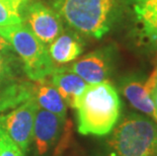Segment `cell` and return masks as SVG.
<instances>
[{
  "instance_id": "cell-17",
  "label": "cell",
  "mask_w": 157,
  "mask_h": 156,
  "mask_svg": "<svg viewBox=\"0 0 157 156\" xmlns=\"http://www.w3.org/2000/svg\"><path fill=\"white\" fill-rule=\"evenodd\" d=\"M0 156H25L21 150L0 131Z\"/></svg>"
},
{
  "instance_id": "cell-7",
  "label": "cell",
  "mask_w": 157,
  "mask_h": 156,
  "mask_svg": "<svg viewBox=\"0 0 157 156\" xmlns=\"http://www.w3.org/2000/svg\"><path fill=\"white\" fill-rule=\"evenodd\" d=\"M86 83L106 81L113 68L111 49L96 50L83 56L69 67Z\"/></svg>"
},
{
  "instance_id": "cell-21",
  "label": "cell",
  "mask_w": 157,
  "mask_h": 156,
  "mask_svg": "<svg viewBox=\"0 0 157 156\" xmlns=\"http://www.w3.org/2000/svg\"><path fill=\"white\" fill-rule=\"evenodd\" d=\"M148 1H151V0H133V2H134V6L142 5V4H144V3L148 2Z\"/></svg>"
},
{
  "instance_id": "cell-20",
  "label": "cell",
  "mask_w": 157,
  "mask_h": 156,
  "mask_svg": "<svg viewBox=\"0 0 157 156\" xmlns=\"http://www.w3.org/2000/svg\"><path fill=\"white\" fill-rule=\"evenodd\" d=\"M12 51H13V49L11 47L10 43L0 35V53H3V54H10Z\"/></svg>"
},
{
  "instance_id": "cell-15",
  "label": "cell",
  "mask_w": 157,
  "mask_h": 156,
  "mask_svg": "<svg viewBox=\"0 0 157 156\" xmlns=\"http://www.w3.org/2000/svg\"><path fill=\"white\" fill-rule=\"evenodd\" d=\"M17 60L10 54L0 53V87L18 81Z\"/></svg>"
},
{
  "instance_id": "cell-19",
  "label": "cell",
  "mask_w": 157,
  "mask_h": 156,
  "mask_svg": "<svg viewBox=\"0 0 157 156\" xmlns=\"http://www.w3.org/2000/svg\"><path fill=\"white\" fill-rule=\"evenodd\" d=\"M0 1L4 3L6 6H8L11 10L21 14V9L25 7L26 3L29 2V0H0Z\"/></svg>"
},
{
  "instance_id": "cell-18",
  "label": "cell",
  "mask_w": 157,
  "mask_h": 156,
  "mask_svg": "<svg viewBox=\"0 0 157 156\" xmlns=\"http://www.w3.org/2000/svg\"><path fill=\"white\" fill-rule=\"evenodd\" d=\"M145 85L147 91H148L150 97H151L153 104H154L157 109V67L153 70L149 77L146 79Z\"/></svg>"
},
{
  "instance_id": "cell-5",
  "label": "cell",
  "mask_w": 157,
  "mask_h": 156,
  "mask_svg": "<svg viewBox=\"0 0 157 156\" xmlns=\"http://www.w3.org/2000/svg\"><path fill=\"white\" fill-rule=\"evenodd\" d=\"M39 105L34 96L0 116V131L3 132L25 155L33 137L35 116Z\"/></svg>"
},
{
  "instance_id": "cell-11",
  "label": "cell",
  "mask_w": 157,
  "mask_h": 156,
  "mask_svg": "<svg viewBox=\"0 0 157 156\" xmlns=\"http://www.w3.org/2000/svg\"><path fill=\"white\" fill-rule=\"evenodd\" d=\"M35 82L36 83L33 84V96L35 97L39 107L53 112L60 119L66 121V104L52 82L48 81L47 79Z\"/></svg>"
},
{
  "instance_id": "cell-12",
  "label": "cell",
  "mask_w": 157,
  "mask_h": 156,
  "mask_svg": "<svg viewBox=\"0 0 157 156\" xmlns=\"http://www.w3.org/2000/svg\"><path fill=\"white\" fill-rule=\"evenodd\" d=\"M83 52L81 39L75 34H62L50 44L49 53L52 60L58 64L74 61Z\"/></svg>"
},
{
  "instance_id": "cell-22",
  "label": "cell",
  "mask_w": 157,
  "mask_h": 156,
  "mask_svg": "<svg viewBox=\"0 0 157 156\" xmlns=\"http://www.w3.org/2000/svg\"><path fill=\"white\" fill-rule=\"evenodd\" d=\"M154 156H157V152H156V154H155V155H154Z\"/></svg>"
},
{
  "instance_id": "cell-9",
  "label": "cell",
  "mask_w": 157,
  "mask_h": 156,
  "mask_svg": "<svg viewBox=\"0 0 157 156\" xmlns=\"http://www.w3.org/2000/svg\"><path fill=\"white\" fill-rule=\"evenodd\" d=\"M146 79L138 75H129L121 81V90L133 108L148 116L157 124V109L145 85Z\"/></svg>"
},
{
  "instance_id": "cell-14",
  "label": "cell",
  "mask_w": 157,
  "mask_h": 156,
  "mask_svg": "<svg viewBox=\"0 0 157 156\" xmlns=\"http://www.w3.org/2000/svg\"><path fill=\"white\" fill-rule=\"evenodd\" d=\"M134 11L143 36L148 42L155 43L157 41V0L134 6Z\"/></svg>"
},
{
  "instance_id": "cell-13",
  "label": "cell",
  "mask_w": 157,
  "mask_h": 156,
  "mask_svg": "<svg viewBox=\"0 0 157 156\" xmlns=\"http://www.w3.org/2000/svg\"><path fill=\"white\" fill-rule=\"evenodd\" d=\"M33 96V84L18 80L0 87V112L12 109Z\"/></svg>"
},
{
  "instance_id": "cell-23",
  "label": "cell",
  "mask_w": 157,
  "mask_h": 156,
  "mask_svg": "<svg viewBox=\"0 0 157 156\" xmlns=\"http://www.w3.org/2000/svg\"><path fill=\"white\" fill-rule=\"evenodd\" d=\"M155 43H156V45H157V41H156V42H155Z\"/></svg>"
},
{
  "instance_id": "cell-1",
  "label": "cell",
  "mask_w": 157,
  "mask_h": 156,
  "mask_svg": "<svg viewBox=\"0 0 157 156\" xmlns=\"http://www.w3.org/2000/svg\"><path fill=\"white\" fill-rule=\"evenodd\" d=\"M74 108L80 134L105 136L118 123L122 101L115 86L109 81L87 83L76 98Z\"/></svg>"
},
{
  "instance_id": "cell-3",
  "label": "cell",
  "mask_w": 157,
  "mask_h": 156,
  "mask_svg": "<svg viewBox=\"0 0 157 156\" xmlns=\"http://www.w3.org/2000/svg\"><path fill=\"white\" fill-rule=\"evenodd\" d=\"M106 140V156H154L157 152V124L138 114L126 116Z\"/></svg>"
},
{
  "instance_id": "cell-8",
  "label": "cell",
  "mask_w": 157,
  "mask_h": 156,
  "mask_svg": "<svg viewBox=\"0 0 157 156\" xmlns=\"http://www.w3.org/2000/svg\"><path fill=\"white\" fill-rule=\"evenodd\" d=\"M65 121L58 116L39 107L35 116L32 141H34L36 156H45L56 143L62 132Z\"/></svg>"
},
{
  "instance_id": "cell-16",
  "label": "cell",
  "mask_w": 157,
  "mask_h": 156,
  "mask_svg": "<svg viewBox=\"0 0 157 156\" xmlns=\"http://www.w3.org/2000/svg\"><path fill=\"white\" fill-rule=\"evenodd\" d=\"M22 24V18L19 13L11 10L8 6L0 1V26H9Z\"/></svg>"
},
{
  "instance_id": "cell-2",
  "label": "cell",
  "mask_w": 157,
  "mask_h": 156,
  "mask_svg": "<svg viewBox=\"0 0 157 156\" xmlns=\"http://www.w3.org/2000/svg\"><path fill=\"white\" fill-rule=\"evenodd\" d=\"M121 0H55L57 13L83 35L101 39L111 31Z\"/></svg>"
},
{
  "instance_id": "cell-10",
  "label": "cell",
  "mask_w": 157,
  "mask_h": 156,
  "mask_svg": "<svg viewBox=\"0 0 157 156\" xmlns=\"http://www.w3.org/2000/svg\"><path fill=\"white\" fill-rule=\"evenodd\" d=\"M51 82L66 105L72 108H74L77 96L87 84L69 67H55L51 73Z\"/></svg>"
},
{
  "instance_id": "cell-4",
  "label": "cell",
  "mask_w": 157,
  "mask_h": 156,
  "mask_svg": "<svg viewBox=\"0 0 157 156\" xmlns=\"http://www.w3.org/2000/svg\"><path fill=\"white\" fill-rule=\"evenodd\" d=\"M0 35L10 43L19 56L25 75L33 81L46 79L55 66L46 45L25 25L0 26Z\"/></svg>"
},
{
  "instance_id": "cell-6",
  "label": "cell",
  "mask_w": 157,
  "mask_h": 156,
  "mask_svg": "<svg viewBox=\"0 0 157 156\" xmlns=\"http://www.w3.org/2000/svg\"><path fill=\"white\" fill-rule=\"evenodd\" d=\"M21 11L28 24L26 26L45 45H50L62 34L61 16L43 2H28Z\"/></svg>"
}]
</instances>
